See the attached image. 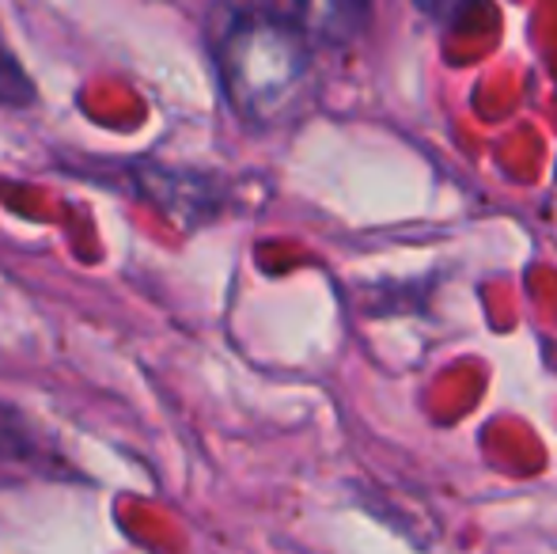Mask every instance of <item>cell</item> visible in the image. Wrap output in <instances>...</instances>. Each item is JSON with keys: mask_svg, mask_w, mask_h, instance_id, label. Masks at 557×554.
Masks as SVG:
<instances>
[{"mask_svg": "<svg viewBox=\"0 0 557 554\" xmlns=\"http://www.w3.org/2000/svg\"><path fill=\"white\" fill-rule=\"evenodd\" d=\"M213 61L227 107L255 130L293 122L311 96V42L258 4L216 8Z\"/></svg>", "mask_w": 557, "mask_h": 554, "instance_id": "cell-1", "label": "cell"}, {"mask_svg": "<svg viewBox=\"0 0 557 554\" xmlns=\"http://www.w3.org/2000/svg\"><path fill=\"white\" fill-rule=\"evenodd\" d=\"M258 8L273 12L296 27L311 46L315 42H349L368 20L372 0H255Z\"/></svg>", "mask_w": 557, "mask_h": 554, "instance_id": "cell-2", "label": "cell"}, {"mask_svg": "<svg viewBox=\"0 0 557 554\" xmlns=\"http://www.w3.org/2000/svg\"><path fill=\"white\" fill-rule=\"evenodd\" d=\"M42 456V441L30 418L12 403H0V459H15V464H35Z\"/></svg>", "mask_w": 557, "mask_h": 554, "instance_id": "cell-3", "label": "cell"}, {"mask_svg": "<svg viewBox=\"0 0 557 554\" xmlns=\"http://www.w3.org/2000/svg\"><path fill=\"white\" fill-rule=\"evenodd\" d=\"M35 99H38L35 81L23 73L20 58L12 53V46L4 42V30H0V103L23 111V107H30Z\"/></svg>", "mask_w": 557, "mask_h": 554, "instance_id": "cell-4", "label": "cell"}, {"mask_svg": "<svg viewBox=\"0 0 557 554\" xmlns=\"http://www.w3.org/2000/svg\"><path fill=\"white\" fill-rule=\"evenodd\" d=\"M470 4H474V0H413V8H418L421 15H429L436 27H455V23L467 15Z\"/></svg>", "mask_w": 557, "mask_h": 554, "instance_id": "cell-5", "label": "cell"}]
</instances>
